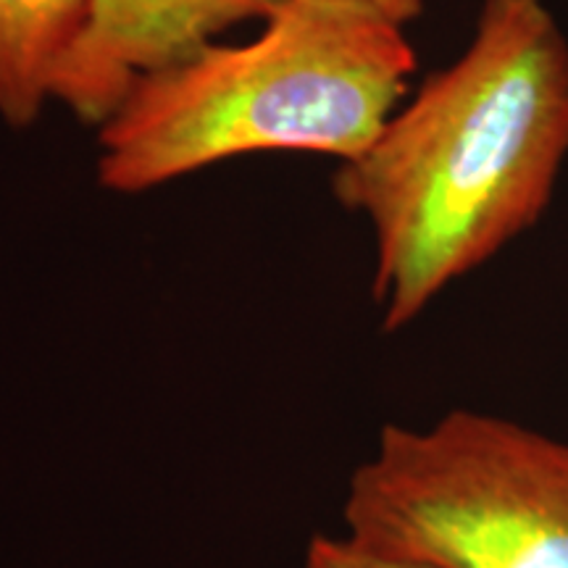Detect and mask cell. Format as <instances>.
<instances>
[{
	"label": "cell",
	"instance_id": "obj_1",
	"mask_svg": "<svg viewBox=\"0 0 568 568\" xmlns=\"http://www.w3.org/2000/svg\"><path fill=\"white\" fill-rule=\"evenodd\" d=\"M568 159V38L545 0H481L468 48L332 180L374 232L397 332L545 216Z\"/></svg>",
	"mask_w": 568,
	"mask_h": 568
},
{
	"label": "cell",
	"instance_id": "obj_2",
	"mask_svg": "<svg viewBox=\"0 0 568 568\" xmlns=\"http://www.w3.org/2000/svg\"><path fill=\"white\" fill-rule=\"evenodd\" d=\"M416 51L368 0H284L245 45L142 77L98 126V180L145 193L234 155L358 159L408 95Z\"/></svg>",
	"mask_w": 568,
	"mask_h": 568
},
{
	"label": "cell",
	"instance_id": "obj_3",
	"mask_svg": "<svg viewBox=\"0 0 568 568\" xmlns=\"http://www.w3.org/2000/svg\"><path fill=\"white\" fill-rule=\"evenodd\" d=\"M343 518L355 542L432 568H568V443L466 408L387 424Z\"/></svg>",
	"mask_w": 568,
	"mask_h": 568
},
{
	"label": "cell",
	"instance_id": "obj_4",
	"mask_svg": "<svg viewBox=\"0 0 568 568\" xmlns=\"http://www.w3.org/2000/svg\"><path fill=\"white\" fill-rule=\"evenodd\" d=\"M284 0H90L53 82L82 124L103 126L142 77L201 51L232 27L268 19Z\"/></svg>",
	"mask_w": 568,
	"mask_h": 568
},
{
	"label": "cell",
	"instance_id": "obj_5",
	"mask_svg": "<svg viewBox=\"0 0 568 568\" xmlns=\"http://www.w3.org/2000/svg\"><path fill=\"white\" fill-rule=\"evenodd\" d=\"M90 0H0V116L30 126L88 19Z\"/></svg>",
	"mask_w": 568,
	"mask_h": 568
},
{
	"label": "cell",
	"instance_id": "obj_6",
	"mask_svg": "<svg viewBox=\"0 0 568 568\" xmlns=\"http://www.w3.org/2000/svg\"><path fill=\"white\" fill-rule=\"evenodd\" d=\"M303 568H432L416 560L395 558L355 542L353 537L316 535L305 550Z\"/></svg>",
	"mask_w": 568,
	"mask_h": 568
},
{
	"label": "cell",
	"instance_id": "obj_7",
	"mask_svg": "<svg viewBox=\"0 0 568 568\" xmlns=\"http://www.w3.org/2000/svg\"><path fill=\"white\" fill-rule=\"evenodd\" d=\"M376 9H382L387 17H393L397 24H410L424 13V0H368Z\"/></svg>",
	"mask_w": 568,
	"mask_h": 568
}]
</instances>
